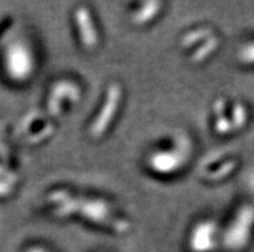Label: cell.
I'll use <instances>...</instances> for the list:
<instances>
[{
    "label": "cell",
    "instance_id": "cell-1",
    "mask_svg": "<svg viewBox=\"0 0 254 252\" xmlns=\"http://www.w3.org/2000/svg\"><path fill=\"white\" fill-rule=\"evenodd\" d=\"M52 204V214L56 217H70L80 215L90 223L107 228L115 233L124 234L130 229L128 221L115 214L114 208L100 198L75 196L66 189H55L47 197Z\"/></svg>",
    "mask_w": 254,
    "mask_h": 252
},
{
    "label": "cell",
    "instance_id": "cell-2",
    "mask_svg": "<svg viewBox=\"0 0 254 252\" xmlns=\"http://www.w3.org/2000/svg\"><path fill=\"white\" fill-rule=\"evenodd\" d=\"M1 70L12 84H26L34 76L36 58L34 49L25 39H13L1 51Z\"/></svg>",
    "mask_w": 254,
    "mask_h": 252
},
{
    "label": "cell",
    "instance_id": "cell-3",
    "mask_svg": "<svg viewBox=\"0 0 254 252\" xmlns=\"http://www.w3.org/2000/svg\"><path fill=\"white\" fill-rule=\"evenodd\" d=\"M254 233V204H244L236 211L221 234V245L229 252H242L248 247Z\"/></svg>",
    "mask_w": 254,
    "mask_h": 252
},
{
    "label": "cell",
    "instance_id": "cell-4",
    "mask_svg": "<svg viewBox=\"0 0 254 252\" xmlns=\"http://www.w3.org/2000/svg\"><path fill=\"white\" fill-rule=\"evenodd\" d=\"M190 142L180 138L177 144L169 150L155 151L147 157V167L158 175H172L186 166L190 157Z\"/></svg>",
    "mask_w": 254,
    "mask_h": 252
},
{
    "label": "cell",
    "instance_id": "cell-5",
    "mask_svg": "<svg viewBox=\"0 0 254 252\" xmlns=\"http://www.w3.org/2000/svg\"><path fill=\"white\" fill-rule=\"evenodd\" d=\"M123 98V90L119 84H110L106 90V96L103 99V103L101 105L100 111L94 117L89 126V135L93 139H101L106 131L113 124L114 118L116 117V113L119 111L120 102Z\"/></svg>",
    "mask_w": 254,
    "mask_h": 252
},
{
    "label": "cell",
    "instance_id": "cell-6",
    "mask_svg": "<svg viewBox=\"0 0 254 252\" xmlns=\"http://www.w3.org/2000/svg\"><path fill=\"white\" fill-rule=\"evenodd\" d=\"M221 232L217 223L213 220L199 221L193 225L189 236V251L190 252H213L221 243Z\"/></svg>",
    "mask_w": 254,
    "mask_h": 252
},
{
    "label": "cell",
    "instance_id": "cell-7",
    "mask_svg": "<svg viewBox=\"0 0 254 252\" xmlns=\"http://www.w3.org/2000/svg\"><path fill=\"white\" fill-rule=\"evenodd\" d=\"M80 98V86L74 81H58L49 92L48 112L52 116H60L66 104L75 103Z\"/></svg>",
    "mask_w": 254,
    "mask_h": 252
},
{
    "label": "cell",
    "instance_id": "cell-8",
    "mask_svg": "<svg viewBox=\"0 0 254 252\" xmlns=\"http://www.w3.org/2000/svg\"><path fill=\"white\" fill-rule=\"evenodd\" d=\"M74 19L80 44L85 49L96 48L100 43V35L90 10L87 6H77L74 12Z\"/></svg>",
    "mask_w": 254,
    "mask_h": 252
},
{
    "label": "cell",
    "instance_id": "cell-9",
    "mask_svg": "<svg viewBox=\"0 0 254 252\" xmlns=\"http://www.w3.org/2000/svg\"><path fill=\"white\" fill-rule=\"evenodd\" d=\"M163 3L160 1H145L138 4V6L132 12L130 19L137 26H145L152 22L160 14Z\"/></svg>",
    "mask_w": 254,
    "mask_h": 252
},
{
    "label": "cell",
    "instance_id": "cell-10",
    "mask_svg": "<svg viewBox=\"0 0 254 252\" xmlns=\"http://www.w3.org/2000/svg\"><path fill=\"white\" fill-rule=\"evenodd\" d=\"M221 42H219V38L214 34L213 36H210L208 40L200 44L197 48H195V50L192 51L190 59L193 63H200V62H204L205 59L210 57L212 54H214L217 51V49L219 48Z\"/></svg>",
    "mask_w": 254,
    "mask_h": 252
},
{
    "label": "cell",
    "instance_id": "cell-11",
    "mask_svg": "<svg viewBox=\"0 0 254 252\" xmlns=\"http://www.w3.org/2000/svg\"><path fill=\"white\" fill-rule=\"evenodd\" d=\"M214 35V32L209 29H196L192 31L187 32L181 39V47L184 49H192L195 47H199L200 44H203L205 40Z\"/></svg>",
    "mask_w": 254,
    "mask_h": 252
},
{
    "label": "cell",
    "instance_id": "cell-12",
    "mask_svg": "<svg viewBox=\"0 0 254 252\" xmlns=\"http://www.w3.org/2000/svg\"><path fill=\"white\" fill-rule=\"evenodd\" d=\"M236 166H238V165H236V161H227V162L222 163L218 169L209 170V171L204 172V178L208 179V180H219V179L225 178V176H227L229 174H231V172L236 169Z\"/></svg>",
    "mask_w": 254,
    "mask_h": 252
},
{
    "label": "cell",
    "instance_id": "cell-13",
    "mask_svg": "<svg viewBox=\"0 0 254 252\" xmlns=\"http://www.w3.org/2000/svg\"><path fill=\"white\" fill-rule=\"evenodd\" d=\"M239 61L247 66H254V42L245 44L238 54Z\"/></svg>",
    "mask_w": 254,
    "mask_h": 252
},
{
    "label": "cell",
    "instance_id": "cell-14",
    "mask_svg": "<svg viewBox=\"0 0 254 252\" xmlns=\"http://www.w3.org/2000/svg\"><path fill=\"white\" fill-rule=\"evenodd\" d=\"M26 252H49L48 250L43 249V247H31V249H29Z\"/></svg>",
    "mask_w": 254,
    "mask_h": 252
}]
</instances>
